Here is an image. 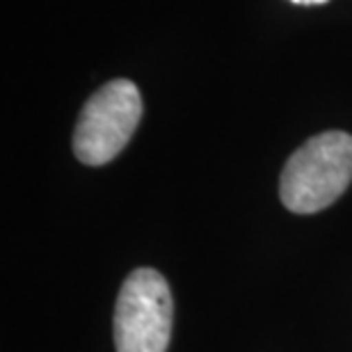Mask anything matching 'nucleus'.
Segmentation results:
<instances>
[{"label":"nucleus","instance_id":"7ed1b4c3","mask_svg":"<svg viewBox=\"0 0 352 352\" xmlns=\"http://www.w3.org/2000/svg\"><path fill=\"white\" fill-rule=\"evenodd\" d=\"M140 119L142 96L135 82L117 78L103 85L82 108L74 131V153L82 165H105L131 142Z\"/></svg>","mask_w":352,"mask_h":352},{"label":"nucleus","instance_id":"f03ea898","mask_svg":"<svg viewBox=\"0 0 352 352\" xmlns=\"http://www.w3.org/2000/svg\"><path fill=\"white\" fill-rule=\"evenodd\" d=\"M172 322L174 302L167 279L153 267L133 270L115 307L117 352H167Z\"/></svg>","mask_w":352,"mask_h":352},{"label":"nucleus","instance_id":"f257e3e1","mask_svg":"<svg viewBox=\"0 0 352 352\" xmlns=\"http://www.w3.org/2000/svg\"><path fill=\"white\" fill-rule=\"evenodd\" d=\"M352 183V135L327 131L311 138L288 158L279 197L291 213L309 215L332 206Z\"/></svg>","mask_w":352,"mask_h":352},{"label":"nucleus","instance_id":"20e7f679","mask_svg":"<svg viewBox=\"0 0 352 352\" xmlns=\"http://www.w3.org/2000/svg\"><path fill=\"white\" fill-rule=\"evenodd\" d=\"M291 3L293 5H325L327 3V0H291Z\"/></svg>","mask_w":352,"mask_h":352}]
</instances>
